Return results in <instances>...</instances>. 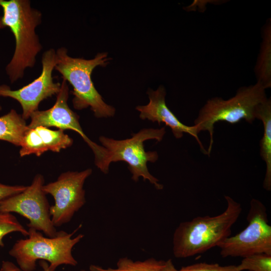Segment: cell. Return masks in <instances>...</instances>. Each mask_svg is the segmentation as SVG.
<instances>
[{
	"mask_svg": "<svg viewBox=\"0 0 271 271\" xmlns=\"http://www.w3.org/2000/svg\"><path fill=\"white\" fill-rule=\"evenodd\" d=\"M3 15L0 29L9 28L15 37L13 56L6 67L11 83L23 78L25 70L33 67L42 46L36 28L42 23L41 12L29 0H0Z\"/></svg>",
	"mask_w": 271,
	"mask_h": 271,
	"instance_id": "obj_1",
	"label": "cell"
},
{
	"mask_svg": "<svg viewBox=\"0 0 271 271\" xmlns=\"http://www.w3.org/2000/svg\"><path fill=\"white\" fill-rule=\"evenodd\" d=\"M224 198L227 207L222 213L197 216L179 225L173 238L175 257L186 258L204 253L230 236L231 227L239 218L242 207L231 197Z\"/></svg>",
	"mask_w": 271,
	"mask_h": 271,
	"instance_id": "obj_2",
	"label": "cell"
},
{
	"mask_svg": "<svg viewBox=\"0 0 271 271\" xmlns=\"http://www.w3.org/2000/svg\"><path fill=\"white\" fill-rule=\"evenodd\" d=\"M56 54L55 69L73 87L74 108L82 110L90 107L97 118L114 116L115 108L105 102L91 79L92 72L96 67H105L109 63L111 59L107 53H99L91 59L73 58L68 55L66 48L62 47L57 49Z\"/></svg>",
	"mask_w": 271,
	"mask_h": 271,
	"instance_id": "obj_3",
	"label": "cell"
},
{
	"mask_svg": "<svg viewBox=\"0 0 271 271\" xmlns=\"http://www.w3.org/2000/svg\"><path fill=\"white\" fill-rule=\"evenodd\" d=\"M80 226L71 233L59 231L52 237H45L39 231L29 228L28 237L17 240L9 251V254L16 259L23 271L34 270L38 260L49 262V265L48 263L46 265L48 271H55L62 264L76 266L77 261L72 255V249L84 235L72 237Z\"/></svg>",
	"mask_w": 271,
	"mask_h": 271,
	"instance_id": "obj_4",
	"label": "cell"
},
{
	"mask_svg": "<svg viewBox=\"0 0 271 271\" xmlns=\"http://www.w3.org/2000/svg\"><path fill=\"white\" fill-rule=\"evenodd\" d=\"M265 88L258 82L238 89L235 94L228 99L215 97L209 99L199 111L194 121L198 132L207 131L209 145L207 151L209 156L213 144L215 123L226 121L230 124L242 119L252 123L255 118L257 106L266 98Z\"/></svg>",
	"mask_w": 271,
	"mask_h": 271,
	"instance_id": "obj_5",
	"label": "cell"
},
{
	"mask_svg": "<svg viewBox=\"0 0 271 271\" xmlns=\"http://www.w3.org/2000/svg\"><path fill=\"white\" fill-rule=\"evenodd\" d=\"M166 133L165 127L160 128H144L133 134L131 138L117 140L104 136L99 137V141L106 150L103 161L99 169L102 173L107 174L111 163L124 161L132 174L131 179L135 182L142 177L148 180L158 190L163 188L159 180L149 172L147 163L155 162L158 159L156 151L146 152L144 142L149 140L161 141Z\"/></svg>",
	"mask_w": 271,
	"mask_h": 271,
	"instance_id": "obj_6",
	"label": "cell"
},
{
	"mask_svg": "<svg viewBox=\"0 0 271 271\" xmlns=\"http://www.w3.org/2000/svg\"><path fill=\"white\" fill-rule=\"evenodd\" d=\"M247 221L245 228L218 244L222 257L243 258L258 253L271 254V226L266 207L259 200H251Z\"/></svg>",
	"mask_w": 271,
	"mask_h": 271,
	"instance_id": "obj_7",
	"label": "cell"
},
{
	"mask_svg": "<svg viewBox=\"0 0 271 271\" xmlns=\"http://www.w3.org/2000/svg\"><path fill=\"white\" fill-rule=\"evenodd\" d=\"M44 179L36 175L31 184L22 192L12 196L0 203V211L18 213L27 218L29 228L44 232L48 237L55 236L57 231L53 225L46 194L43 190Z\"/></svg>",
	"mask_w": 271,
	"mask_h": 271,
	"instance_id": "obj_8",
	"label": "cell"
},
{
	"mask_svg": "<svg viewBox=\"0 0 271 271\" xmlns=\"http://www.w3.org/2000/svg\"><path fill=\"white\" fill-rule=\"evenodd\" d=\"M92 172L91 169L80 172H66L55 181L44 185L45 193L50 194L54 199V204L50 208V214L55 227L71 221L75 213L85 204L83 186Z\"/></svg>",
	"mask_w": 271,
	"mask_h": 271,
	"instance_id": "obj_9",
	"label": "cell"
},
{
	"mask_svg": "<svg viewBox=\"0 0 271 271\" xmlns=\"http://www.w3.org/2000/svg\"><path fill=\"white\" fill-rule=\"evenodd\" d=\"M57 63L56 51L52 48L45 51L42 56L40 75L18 90H12L6 84L1 85L0 96L10 97L18 101L23 110L22 116L25 120L28 119L38 110L42 101L59 92L61 83L55 82L52 76Z\"/></svg>",
	"mask_w": 271,
	"mask_h": 271,
	"instance_id": "obj_10",
	"label": "cell"
},
{
	"mask_svg": "<svg viewBox=\"0 0 271 271\" xmlns=\"http://www.w3.org/2000/svg\"><path fill=\"white\" fill-rule=\"evenodd\" d=\"M69 87L67 82L63 79L61 88L56 95L54 105L45 110H36L30 116L29 128L39 126L46 127H55L59 129H71L80 134L92 150L98 146L90 140L84 133L79 123V117L76 113L70 109L68 104Z\"/></svg>",
	"mask_w": 271,
	"mask_h": 271,
	"instance_id": "obj_11",
	"label": "cell"
},
{
	"mask_svg": "<svg viewBox=\"0 0 271 271\" xmlns=\"http://www.w3.org/2000/svg\"><path fill=\"white\" fill-rule=\"evenodd\" d=\"M149 102L145 105H139L136 109L140 112V117L148 119L153 122L161 123L170 127L174 136L177 139H181L184 133L189 134L197 141L201 152L207 155L202 142L200 140L196 125L188 126L181 122L168 108L166 103V91L165 87L161 85L156 90L148 91Z\"/></svg>",
	"mask_w": 271,
	"mask_h": 271,
	"instance_id": "obj_12",
	"label": "cell"
},
{
	"mask_svg": "<svg viewBox=\"0 0 271 271\" xmlns=\"http://www.w3.org/2000/svg\"><path fill=\"white\" fill-rule=\"evenodd\" d=\"M73 140L64 130H52L39 126L29 128L25 132L21 144L20 155L24 157L31 154L40 156L44 152L51 151L59 152L70 147Z\"/></svg>",
	"mask_w": 271,
	"mask_h": 271,
	"instance_id": "obj_13",
	"label": "cell"
},
{
	"mask_svg": "<svg viewBox=\"0 0 271 271\" xmlns=\"http://www.w3.org/2000/svg\"><path fill=\"white\" fill-rule=\"evenodd\" d=\"M255 118L263 125V134L260 142V155L266 164L263 187L271 190V99L267 98L260 103L255 110Z\"/></svg>",
	"mask_w": 271,
	"mask_h": 271,
	"instance_id": "obj_14",
	"label": "cell"
},
{
	"mask_svg": "<svg viewBox=\"0 0 271 271\" xmlns=\"http://www.w3.org/2000/svg\"><path fill=\"white\" fill-rule=\"evenodd\" d=\"M256 82L265 89L271 87V19H268L261 29V42L254 68Z\"/></svg>",
	"mask_w": 271,
	"mask_h": 271,
	"instance_id": "obj_15",
	"label": "cell"
},
{
	"mask_svg": "<svg viewBox=\"0 0 271 271\" xmlns=\"http://www.w3.org/2000/svg\"><path fill=\"white\" fill-rule=\"evenodd\" d=\"M22 115L15 109L0 116V140L20 146L22 139L29 129Z\"/></svg>",
	"mask_w": 271,
	"mask_h": 271,
	"instance_id": "obj_16",
	"label": "cell"
},
{
	"mask_svg": "<svg viewBox=\"0 0 271 271\" xmlns=\"http://www.w3.org/2000/svg\"><path fill=\"white\" fill-rule=\"evenodd\" d=\"M165 261L150 258L144 261H133L125 257L119 259L116 268H104L100 266L91 264L90 271H161Z\"/></svg>",
	"mask_w": 271,
	"mask_h": 271,
	"instance_id": "obj_17",
	"label": "cell"
},
{
	"mask_svg": "<svg viewBox=\"0 0 271 271\" xmlns=\"http://www.w3.org/2000/svg\"><path fill=\"white\" fill-rule=\"evenodd\" d=\"M236 266L240 271H271V254H252L243 257Z\"/></svg>",
	"mask_w": 271,
	"mask_h": 271,
	"instance_id": "obj_18",
	"label": "cell"
},
{
	"mask_svg": "<svg viewBox=\"0 0 271 271\" xmlns=\"http://www.w3.org/2000/svg\"><path fill=\"white\" fill-rule=\"evenodd\" d=\"M20 232L24 236L29 235L27 230L16 217L9 213L0 211V246H4L3 238L12 232Z\"/></svg>",
	"mask_w": 271,
	"mask_h": 271,
	"instance_id": "obj_19",
	"label": "cell"
},
{
	"mask_svg": "<svg viewBox=\"0 0 271 271\" xmlns=\"http://www.w3.org/2000/svg\"><path fill=\"white\" fill-rule=\"evenodd\" d=\"M178 271H240L236 265L222 266L218 263L200 262L182 267Z\"/></svg>",
	"mask_w": 271,
	"mask_h": 271,
	"instance_id": "obj_20",
	"label": "cell"
},
{
	"mask_svg": "<svg viewBox=\"0 0 271 271\" xmlns=\"http://www.w3.org/2000/svg\"><path fill=\"white\" fill-rule=\"evenodd\" d=\"M26 187L21 185L11 186L0 183V203L12 196L23 192Z\"/></svg>",
	"mask_w": 271,
	"mask_h": 271,
	"instance_id": "obj_21",
	"label": "cell"
},
{
	"mask_svg": "<svg viewBox=\"0 0 271 271\" xmlns=\"http://www.w3.org/2000/svg\"><path fill=\"white\" fill-rule=\"evenodd\" d=\"M47 263L43 260L40 261V265L44 271H48L46 267ZM0 271H21V269L13 262L9 261H4L2 262Z\"/></svg>",
	"mask_w": 271,
	"mask_h": 271,
	"instance_id": "obj_22",
	"label": "cell"
},
{
	"mask_svg": "<svg viewBox=\"0 0 271 271\" xmlns=\"http://www.w3.org/2000/svg\"><path fill=\"white\" fill-rule=\"evenodd\" d=\"M161 271H178V270L175 268L172 260L169 259L165 261V265Z\"/></svg>",
	"mask_w": 271,
	"mask_h": 271,
	"instance_id": "obj_23",
	"label": "cell"
},
{
	"mask_svg": "<svg viewBox=\"0 0 271 271\" xmlns=\"http://www.w3.org/2000/svg\"><path fill=\"white\" fill-rule=\"evenodd\" d=\"M2 109V106L0 105V110H1Z\"/></svg>",
	"mask_w": 271,
	"mask_h": 271,
	"instance_id": "obj_24",
	"label": "cell"
},
{
	"mask_svg": "<svg viewBox=\"0 0 271 271\" xmlns=\"http://www.w3.org/2000/svg\"><path fill=\"white\" fill-rule=\"evenodd\" d=\"M80 271H86V270L82 269V270H81Z\"/></svg>",
	"mask_w": 271,
	"mask_h": 271,
	"instance_id": "obj_25",
	"label": "cell"
}]
</instances>
